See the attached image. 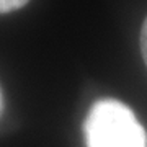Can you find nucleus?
<instances>
[{
	"label": "nucleus",
	"instance_id": "obj_1",
	"mask_svg": "<svg viewBox=\"0 0 147 147\" xmlns=\"http://www.w3.org/2000/svg\"><path fill=\"white\" fill-rule=\"evenodd\" d=\"M87 147H147V132L123 101L105 98L93 103L84 123Z\"/></svg>",
	"mask_w": 147,
	"mask_h": 147
},
{
	"label": "nucleus",
	"instance_id": "obj_2",
	"mask_svg": "<svg viewBox=\"0 0 147 147\" xmlns=\"http://www.w3.org/2000/svg\"><path fill=\"white\" fill-rule=\"evenodd\" d=\"M30 0H0V13H10L25 7Z\"/></svg>",
	"mask_w": 147,
	"mask_h": 147
},
{
	"label": "nucleus",
	"instance_id": "obj_3",
	"mask_svg": "<svg viewBox=\"0 0 147 147\" xmlns=\"http://www.w3.org/2000/svg\"><path fill=\"white\" fill-rule=\"evenodd\" d=\"M141 51H142L144 62L147 65V16H146V21L142 25V31H141Z\"/></svg>",
	"mask_w": 147,
	"mask_h": 147
},
{
	"label": "nucleus",
	"instance_id": "obj_4",
	"mask_svg": "<svg viewBox=\"0 0 147 147\" xmlns=\"http://www.w3.org/2000/svg\"><path fill=\"white\" fill-rule=\"evenodd\" d=\"M0 111H2V93H0Z\"/></svg>",
	"mask_w": 147,
	"mask_h": 147
}]
</instances>
